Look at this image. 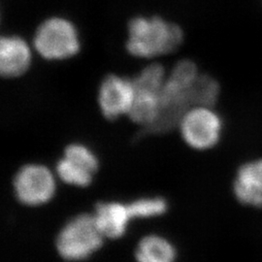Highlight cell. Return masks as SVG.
I'll list each match as a JSON object with an SVG mask.
<instances>
[{"label": "cell", "mask_w": 262, "mask_h": 262, "mask_svg": "<svg viewBox=\"0 0 262 262\" xmlns=\"http://www.w3.org/2000/svg\"><path fill=\"white\" fill-rule=\"evenodd\" d=\"M56 173L63 183L73 187H88L94 182V173L64 157L56 162Z\"/></svg>", "instance_id": "cell-12"}, {"label": "cell", "mask_w": 262, "mask_h": 262, "mask_svg": "<svg viewBox=\"0 0 262 262\" xmlns=\"http://www.w3.org/2000/svg\"><path fill=\"white\" fill-rule=\"evenodd\" d=\"M183 40V30L176 24L157 16L136 17L128 24L125 48L132 56L154 58L174 53Z\"/></svg>", "instance_id": "cell-1"}, {"label": "cell", "mask_w": 262, "mask_h": 262, "mask_svg": "<svg viewBox=\"0 0 262 262\" xmlns=\"http://www.w3.org/2000/svg\"><path fill=\"white\" fill-rule=\"evenodd\" d=\"M31 66V50L17 35L2 36L0 40V74L5 79L25 75Z\"/></svg>", "instance_id": "cell-8"}, {"label": "cell", "mask_w": 262, "mask_h": 262, "mask_svg": "<svg viewBox=\"0 0 262 262\" xmlns=\"http://www.w3.org/2000/svg\"><path fill=\"white\" fill-rule=\"evenodd\" d=\"M63 157L89 170L94 175L99 170L100 163L97 156L84 144L71 143L67 145L63 150Z\"/></svg>", "instance_id": "cell-15"}, {"label": "cell", "mask_w": 262, "mask_h": 262, "mask_svg": "<svg viewBox=\"0 0 262 262\" xmlns=\"http://www.w3.org/2000/svg\"><path fill=\"white\" fill-rule=\"evenodd\" d=\"M16 199L24 206L46 205L56 194V179L47 166L28 163L17 171L13 179Z\"/></svg>", "instance_id": "cell-5"}, {"label": "cell", "mask_w": 262, "mask_h": 262, "mask_svg": "<svg viewBox=\"0 0 262 262\" xmlns=\"http://www.w3.org/2000/svg\"><path fill=\"white\" fill-rule=\"evenodd\" d=\"M33 46L46 60H66L79 54L81 41L77 28L70 20L52 17L38 27Z\"/></svg>", "instance_id": "cell-4"}, {"label": "cell", "mask_w": 262, "mask_h": 262, "mask_svg": "<svg viewBox=\"0 0 262 262\" xmlns=\"http://www.w3.org/2000/svg\"><path fill=\"white\" fill-rule=\"evenodd\" d=\"M134 255L140 262H172L177 258L178 252L168 239L160 235L150 234L141 239Z\"/></svg>", "instance_id": "cell-11"}, {"label": "cell", "mask_w": 262, "mask_h": 262, "mask_svg": "<svg viewBox=\"0 0 262 262\" xmlns=\"http://www.w3.org/2000/svg\"><path fill=\"white\" fill-rule=\"evenodd\" d=\"M95 224L105 239H121L127 231L131 220L127 204L118 201L98 202L94 213Z\"/></svg>", "instance_id": "cell-9"}, {"label": "cell", "mask_w": 262, "mask_h": 262, "mask_svg": "<svg viewBox=\"0 0 262 262\" xmlns=\"http://www.w3.org/2000/svg\"><path fill=\"white\" fill-rule=\"evenodd\" d=\"M166 79L165 69L159 63L146 66L138 75L132 78L135 95L128 118L143 129L152 124L159 117Z\"/></svg>", "instance_id": "cell-3"}, {"label": "cell", "mask_w": 262, "mask_h": 262, "mask_svg": "<svg viewBox=\"0 0 262 262\" xmlns=\"http://www.w3.org/2000/svg\"><path fill=\"white\" fill-rule=\"evenodd\" d=\"M134 95L132 79L108 74L102 79L98 88L97 102L100 112L108 121H116L122 116H128Z\"/></svg>", "instance_id": "cell-7"}, {"label": "cell", "mask_w": 262, "mask_h": 262, "mask_svg": "<svg viewBox=\"0 0 262 262\" xmlns=\"http://www.w3.org/2000/svg\"><path fill=\"white\" fill-rule=\"evenodd\" d=\"M220 94V86L213 77L199 74L191 86L190 95L192 106L213 107Z\"/></svg>", "instance_id": "cell-13"}, {"label": "cell", "mask_w": 262, "mask_h": 262, "mask_svg": "<svg viewBox=\"0 0 262 262\" xmlns=\"http://www.w3.org/2000/svg\"><path fill=\"white\" fill-rule=\"evenodd\" d=\"M131 219H151L166 214L168 202L163 197H144L127 204Z\"/></svg>", "instance_id": "cell-14"}, {"label": "cell", "mask_w": 262, "mask_h": 262, "mask_svg": "<svg viewBox=\"0 0 262 262\" xmlns=\"http://www.w3.org/2000/svg\"><path fill=\"white\" fill-rule=\"evenodd\" d=\"M183 140L194 150H209L221 138L223 122L211 107H191L178 125Z\"/></svg>", "instance_id": "cell-6"}, {"label": "cell", "mask_w": 262, "mask_h": 262, "mask_svg": "<svg viewBox=\"0 0 262 262\" xmlns=\"http://www.w3.org/2000/svg\"><path fill=\"white\" fill-rule=\"evenodd\" d=\"M234 194L245 205L262 207V159L244 164L234 181Z\"/></svg>", "instance_id": "cell-10"}, {"label": "cell", "mask_w": 262, "mask_h": 262, "mask_svg": "<svg viewBox=\"0 0 262 262\" xmlns=\"http://www.w3.org/2000/svg\"><path fill=\"white\" fill-rule=\"evenodd\" d=\"M94 214L82 213L67 221L56 234L57 254L67 261L85 260L98 252L104 242Z\"/></svg>", "instance_id": "cell-2"}]
</instances>
